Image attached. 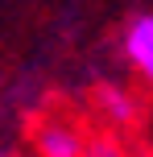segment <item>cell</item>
I'll return each mask as SVG.
<instances>
[{
    "label": "cell",
    "instance_id": "cell-1",
    "mask_svg": "<svg viewBox=\"0 0 153 157\" xmlns=\"http://www.w3.org/2000/svg\"><path fill=\"white\" fill-rule=\"evenodd\" d=\"M124 54L141 75L153 83V17H137L124 33Z\"/></svg>",
    "mask_w": 153,
    "mask_h": 157
},
{
    "label": "cell",
    "instance_id": "cell-2",
    "mask_svg": "<svg viewBox=\"0 0 153 157\" xmlns=\"http://www.w3.org/2000/svg\"><path fill=\"white\" fill-rule=\"evenodd\" d=\"M37 149H41V157H79L83 141H79V132L66 128V124H46L37 132Z\"/></svg>",
    "mask_w": 153,
    "mask_h": 157
},
{
    "label": "cell",
    "instance_id": "cell-3",
    "mask_svg": "<svg viewBox=\"0 0 153 157\" xmlns=\"http://www.w3.org/2000/svg\"><path fill=\"white\" fill-rule=\"evenodd\" d=\"M104 103H108V108H112V116H128V99H124V95L120 91H104Z\"/></svg>",
    "mask_w": 153,
    "mask_h": 157
}]
</instances>
